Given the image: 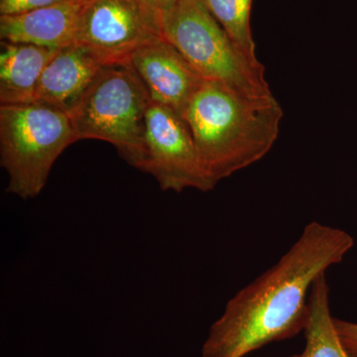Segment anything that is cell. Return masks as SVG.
Returning a JSON list of instances; mask_svg holds the SVG:
<instances>
[{
	"instance_id": "cell-3",
	"label": "cell",
	"mask_w": 357,
	"mask_h": 357,
	"mask_svg": "<svg viewBox=\"0 0 357 357\" xmlns=\"http://www.w3.org/2000/svg\"><path fill=\"white\" fill-rule=\"evenodd\" d=\"M160 29L204 79L255 100L274 98L264 66L244 57L203 0H178L160 15Z\"/></svg>"
},
{
	"instance_id": "cell-6",
	"label": "cell",
	"mask_w": 357,
	"mask_h": 357,
	"mask_svg": "<svg viewBox=\"0 0 357 357\" xmlns=\"http://www.w3.org/2000/svg\"><path fill=\"white\" fill-rule=\"evenodd\" d=\"M139 170L151 175L165 192H210L218 184L183 117L155 102L147 110L144 158Z\"/></svg>"
},
{
	"instance_id": "cell-11",
	"label": "cell",
	"mask_w": 357,
	"mask_h": 357,
	"mask_svg": "<svg viewBox=\"0 0 357 357\" xmlns=\"http://www.w3.org/2000/svg\"><path fill=\"white\" fill-rule=\"evenodd\" d=\"M58 49L1 41L0 105L34 102L45 69Z\"/></svg>"
},
{
	"instance_id": "cell-4",
	"label": "cell",
	"mask_w": 357,
	"mask_h": 357,
	"mask_svg": "<svg viewBox=\"0 0 357 357\" xmlns=\"http://www.w3.org/2000/svg\"><path fill=\"white\" fill-rule=\"evenodd\" d=\"M77 141L63 110L36 102L0 105V165L8 176L6 192L36 198L55 162Z\"/></svg>"
},
{
	"instance_id": "cell-2",
	"label": "cell",
	"mask_w": 357,
	"mask_h": 357,
	"mask_svg": "<svg viewBox=\"0 0 357 357\" xmlns=\"http://www.w3.org/2000/svg\"><path fill=\"white\" fill-rule=\"evenodd\" d=\"M283 115L275 96L255 100L204 79L182 117L218 183L269 153L278 139Z\"/></svg>"
},
{
	"instance_id": "cell-16",
	"label": "cell",
	"mask_w": 357,
	"mask_h": 357,
	"mask_svg": "<svg viewBox=\"0 0 357 357\" xmlns=\"http://www.w3.org/2000/svg\"><path fill=\"white\" fill-rule=\"evenodd\" d=\"M139 1L152 13L160 16L164 11L168 10L174 4L177 3L178 0H139Z\"/></svg>"
},
{
	"instance_id": "cell-9",
	"label": "cell",
	"mask_w": 357,
	"mask_h": 357,
	"mask_svg": "<svg viewBox=\"0 0 357 357\" xmlns=\"http://www.w3.org/2000/svg\"><path fill=\"white\" fill-rule=\"evenodd\" d=\"M110 64L98 52L76 43L60 49L40 79L34 102L69 114L98 75Z\"/></svg>"
},
{
	"instance_id": "cell-1",
	"label": "cell",
	"mask_w": 357,
	"mask_h": 357,
	"mask_svg": "<svg viewBox=\"0 0 357 357\" xmlns=\"http://www.w3.org/2000/svg\"><path fill=\"white\" fill-rule=\"evenodd\" d=\"M354 245L345 230L310 222L273 266L227 302L211 326L202 357H245L304 332L312 285Z\"/></svg>"
},
{
	"instance_id": "cell-8",
	"label": "cell",
	"mask_w": 357,
	"mask_h": 357,
	"mask_svg": "<svg viewBox=\"0 0 357 357\" xmlns=\"http://www.w3.org/2000/svg\"><path fill=\"white\" fill-rule=\"evenodd\" d=\"M129 65L146 86L151 102L182 116L204 79L163 37L141 45L129 58Z\"/></svg>"
},
{
	"instance_id": "cell-7",
	"label": "cell",
	"mask_w": 357,
	"mask_h": 357,
	"mask_svg": "<svg viewBox=\"0 0 357 357\" xmlns=\"http://www.w3.org/2000/svg\"><path fill=\"white\" fill-rule=\"evenodd\" d=\"M162 36L160 16L139 0H88L77 43L86 45L112 65L128 64L141 45Z\"/></svg>"
},
{
	"instance_id": "cell-15",
	"label": "cell",
	"mask_w": 357,
	"mask_h": 357,
	"mask_svg": "<svg viewBox=\"0 0 357 357\" xmlns=\"http://www.w3.org/2000/svg\"><path fill=\"white\" fill-rule=\"evenodd\" d=\"M333 321L345 351L351 357H357V323L335 318Z\"/></svg>"
},
{
	"instance_id": "cell-14",
	"label": "cell",
	"mask_w": 357,
	"mask_h": 357,
	"mask_svg": "<svg viewBox=\"0 0 357 357\" xmlns=\"http://www.w3.org/2000/svg\"><path fill=\"white\" fill-rule=\"evenodd\" d=\"M75 0H0V15H13Z\"/></svg>"
},
{
	"instance_id": "cell-5",
	"label": "cell",
	"mask_w": 357,
	"mask_h": 357,
	"mask_svg": "<svg viewBox=\"0 0 357 357\" xmlns=\"http://www.w3.org/2000/svg\"><path fill=\"white\" fill-rule=\"evenodd\" d=\"M151 102L146 86L129 63L105 68L69 114L77 140L109 142L124 161L139 170Z\"/></svg>"
},
{
	"instance_id": "cell-13",
	"label": "cell",
	"mask_w": 357,
	"mask_h": 357,
	"mask_svg": "<svg viewBox=\"0 0 357 357\" xmlns=\"http://www.w3.org/2000/svg\"><path fill=\"white\" fill-rule=\"evenodd\" d=\"M238 51L255 66H262L256 56L251 31L250 15L253 0H203Z\"/></svg>"
},
{
	"instance_id": "cell-12",
	"label": "cell",
	"mask_w": 357,
	"mask_h": 357,
	"mask_svg": "<svg viewBox=\"0 0 357 357\" xmlns=\"http://www.w3.org/2000/svg\"><path fill=\"white\" fill-rule=\"evenodd\" d=\"M330 306V288L326 274L312 285L309 296V317L305 326V347L289 357H351L338 337Z\"/></svg>"
},
{
	"instance_id": "cell-10",
	"label": "cell",
	"mask_w": 357,
	"mask_h": 357,
	"mask_svg": "<svg viewBox=\"0 0 357 357\" xmlns=\"http://www.w3.org/2000/svg\"><path fill=\"white\" fill-rule=\"evenodd\" d=\"M86 1L75 0L13 15H0V38L11 43L58 50L76 44Z\"/></svg>"
}]
</instances>
